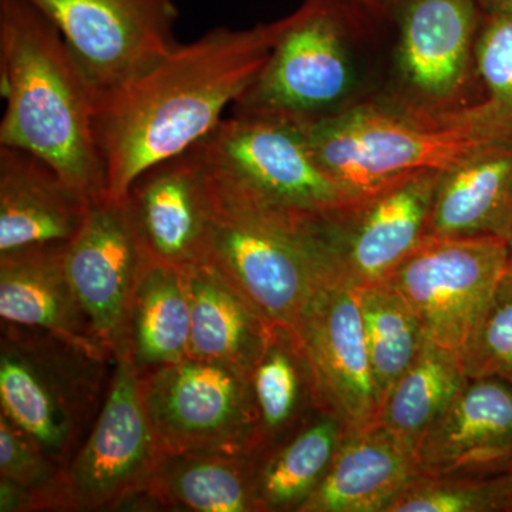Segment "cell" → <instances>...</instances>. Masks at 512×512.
I'll return each mask as SVG.
<instances>
[{
  "label": "cell",
  "instance_id": "1",
  "mask_svg": "<svg viewBox=\"0 0 512 512\" xmlns=\"http://www.w3.org/2000/svg\"><path fill=\"white\" fill-rule=\"evenodd\" d=\"M284 25L285 18L248 29L218 26L101 94L94 130L107 198L124 201L143 171L210 136L262 69Z\"/></svg>",
  "mask_w": 512,
  "mask_h": 512
},
{
  "label": "cell",
  "instance_id": "2",
  "mask_svg": "<svg viewBox=\"0 0 512 512\" xmlns=\"http://www.w3.org/2000/svg\"><path fill=\"white\" fill-rule=\"evenodd\" d=\"M396 35V0H303L232 114L306 127L376 104Z\"/></svg>",
  "mask_w": 512,
  "mask_h": 512
},
{
  "label": "cell",
  "instance_id": "3",
  "mask_svg": "<svg viewBox=\"0 0 512 512\" xmlns=\"http://www.w3.org/2000/svg\"><path fill=\"white\" fill-rule=\"evenodd\" d=\"M0 89V146L36 154L89 201L107 198L94 130L99 90L28 0H0Z\"/></svg>",
  "mask_w": 512,
  "mask_h": 512
},
{
  "label": "cell",
  "instance_id": "4",
  "mask_svg": "<svg viewBox=\"0 0 512 512\" xmlns=\"http://www.w3.org/2000/svg\"><path fill=\"white\" fill-rule=\"evenodd\" d=\"M200 148L217 211L303 238L367 191L316 161L305 128L269 117L222 120Z\"/></svg>",
  "mask_w": 512,
  "mask_h": 512
},
{
  "label": "cell",
  "instance_id": "5",
  "mask_svg": "<svg viewBox=\"0 0 512 512\" xmlns=\"http://www.w3.org/2000/svg\"><path fill=\"white\" fill-rule=\"evenodd\" d=\"M477 0H396L389 80L375 106L410 119L451 124L483 103L476 45Z\"/></svg>",
  "mask_w": 512,
  "mask_h": 512
},
{
  "label": "cell",
  "instance_id": "6",
  "mask_svg": "<svg viewBox=\"0 0 512 512\" xmlns=\"http://www.w3.org/2000/svg\"><path fill=\"white\" fill-rule=\"evenodd\" d=\"M480 114L477 104L466 120L433 124L367 104L303 128L330 175L353 190L372 191L399 175L447 171L485 148L512 146Z\"/></svg>",
  "mask_w": 512,
  "mask_h": 512
},
{
  "label": "cell",
  "instance_id": "7",
  "mask_svg": "<svg viewBox=\"0 0 512 512\" xmlns=\"http://www.w3.org/2000/svg\"><path fill=\"white\" fill-rule=\"evenodd\" d=\"M104 365L49 333L2 323V413L63 468L97 413Z\"/></svg>",
  "mask_w": 512,
  "mask_h": 512
},
{
  "label": "cell",
  "instance_id": "8",
  "mask_svg": "<svg viewBox=\"0 0 512 512\" xmlns=\"http://www.w3.org/2000/svg\"><path fill=\"white\" fill-rule=\"evenodd\" d=\"M114 362L93 429L56 480L36 493L33 511H109L146 494L164 450L140 376L126 356Z\"/></svg>",
  "mask_w": 512,
  "mask_h": 512
},
{
  "label": "cell",
  "instance_id": "9",
  "mask_svg": "<svg viewBox=\"0 0 512 512\" xmlns=\"http://www.w3.org/2000/svg\"><path fill=\"white\" fill-rule=\"evenodd\" d=\"M440 170L394 177L350 202L303 238L323 284L357 289L389 281L423 241Z\"/></svg>",
  "mask_w": 512,
  "mask_h": 512
},
{
  "label": "cell",
  "instance_id": "10",
  "mask_svg": "<svg viewBox=\"0 0 512 512\" xmlns=\"http://www.w3.org/2000/svg\"><path fill=\"white\" fill-rule=\"evenodd\" d=\"M148 419L164 451L259 456L251 376L214 360L187 357L140 376Z\"/></svg>",
  "mask_w": 512,
  "mask_h": 512
},
{
  "label": "cell",
  "instance_id": "11",
  "mask_svg": "<svg viewBox=\"0 0 512 512\" xmlns=\"http://www.w3.org/2000/svg\"><path fill=\"white\" fill-rule=\"evenodd\" d=\"M505 271V239L423 238L389 282L416 312L426 338L460 353Z\"/></svg>",
  "mask_w": 512,
  "mask_h": 512
},
{
  "label": "cell",
  "instance_id": "12",
  "mask_svg": "<svg viewBox=\"0 0 512 512\" xmlns=\"http://www.w3.org/2000/svg\"><path fill=\"white\" fill-rule=\"evenodd\" d=\"M28 2L55 23L100 96L147 72L180 45L175 0Z\"/></svg>",
  "mask_w": 512,
  "mask_h": 512
},
{
  "label": "cell",
  "instance_id": "13",
  "mask_svg": "<svg viewBox=\"0 0 512 512\" xmlns=\"http://www.w3.org/2000/svg\"><path fill=\"white\" fill-rule=\"evenodd\" d=\"M292 329L311 366L322 409L338 417L348 433L375 424L382 397L356 292L318 282Z\"/></svg>",
  "mask_w": 512,
  "mask_h": 512
},
{
  "label": "cell",
  "instance_id": "14",
  "mask_svg": "<svg viewBox=\"0 0 512 512\" xmlns=\"http://www.w3.org/2000/svg\"><path fill=\"white\" fill-rule=\"evenodd\" d=\"M124 201L89 204L82 227L64 249L67 278L111 359L121 355L128 309L148 264Z\"/></svg>",
  "mask_w": 512,
  "mask_h": 512
},
{
  "label": "cell",
  "instance_id": "15",
  "mask_svg": "<svg viewBox=\"0 0 512 512\" xmlns=\"http://www.w3.org/2000/svg\"><path fill=\"white\" fill-rule=\"evenodd\" d=\"M208 264L271 325L292 328L318 285L301 238L215 210Z\"/></svg>",
  "mask_w": 512,
  "mask_h": 512
},
{
  "label": "cell",
  "instance_id": "16",
  "mask_svg": "<svg viewBox=\"0 0 512 512\" xmlns=\"http://www.w3.org/2000/svg\"><path fill=\"white\" fill-rule=\"evenodd\" d=\"M124 204L148 261L178 271L207 262L215 212L198 146L143 171Z\"/></svg>",
  "mask_w": 512,
  "mask_h": 512
},
{
  "label": "cell",
  "instance_id": "17",
  "mask_svg": "<svg viewBox=\"0 0 512 512\" xmlns=\"http://www.w3.org/2000/svg\"><path fill=\"white\" fill-rule=\"evenodd\" d=\"M417 463L427 477L512 473V384L474 377L420 437Z\"/></svg>",
  "mask_w": 512,
  "mask_h": 512
},
{
  "label": "cell",
  "instance_id": "18",
  "mask_svg": "<svg viewBox=\"0 0 512 512\" xmlns=\"http://www.w3.org/2000/svg\"><path fill=\"white\" fill-rule=\"evenodd\" d=\"M90 202L36 154L0 146V255L69 244Z\"/></svg>",
  "mask_w": 512,
  "mask_h": 512
},
{
  "label": "cell",
  "instance_id": "19",
  "mask_svg": "<svg viewBox=\"0 0 512 512\" xmlns=\"http://www.w3.org/2000/svg\"><path fill=\"white\" fill-rule=\"evenodd\" d=\"M64 249L66 245H57L0 255L2 323L49 333L107 362L111 356L94 335L67 278Z\"/></svg>",
  "mask_w": 512,
  "mask_h": 512
},
{
  "label": "cell",
  "instance_id": "20",
  "mask_svg": "<svg viewBox=\"0 0 512 512\" xmlns=\"http://www.w3.org/2000/svg\"><path fill=\"white\" fill-rule=\"evenodd\" d=\"M421 476L416 446L375 423L346 434L299 512H387Z\"/></svg>",
  "mask_w": 512,
  "mask_h": 512
},
{
  "label": "cell",
  "instance_id": "21",
  "mask_svg": "<svg viewBox=\"0 0 512 512\" xmlns=\"http://www.w3.org/2000/svg\"><path fill=\"white\" fill-rule=\"evenodd\" d=\"M512 228V146L485 148L443 171L424 238L507 239Z\"/></svg>",
  "mask_w": 512,
  "mask_h": 512
},
{
  "label": "cell",
  "instance_id": "22",
  "mask_svg": "<svg viewBox=\"0 0 512 512\" xmlns=\"http://www.w3.org/2000/svg\"><path fill=\"white\" fill-rule=\"evenodd\" d=\"M191 309L190 357L227 363L251 376L272 328L208 262L181 269Z\"/></svg>",
  "mask_w": 512,
  "mask_h": 512
},
{
  "label": "cell",
  "instance_id": "23",
  "mask_svg": "<svg viewBox=\"0 0 512 512\" xmlns=\"http://www.w3.org/2000/svg\"><path fill=\"white\" fill-rule=\"evenodd\" d=\"M258 458L225 451H163L143 497L173 510L264 512L256 491Z\"/></svg>",
  "mask_w": 512,
  "mask_h": 512
},
{
  "label": "cell",
  "instance_id": "24",
  "mask_svg": "<svg viewBox=\"0 0 512 512\" xmlns=\"http://www.w3.org/2000/svg\"><path fill=\"white\" fill-rule=\"evenodd\" d=\"M190 338L191 309L183 274L148 262L128 309L120 356H126L141 376L190 357Z\"/></svg>",
  "mask_w": 512,
  "mask_h": 512
},
{
  "label": "cell",
  "instance_id": "25",
  "mask_svg": "<svg viewBox=\"0 0 512 512\" xmlns=\"http://www.w3.org/2000/svg\"><path fill=\"white\" fill-rule=\"evenodd\" d=\"M259 421V456L301 429L320 412L311 366L288 326L275 325L251 372Z\"/></svg>",
  "mask_w": 512,
  "mask_h": 512
},
{
  "label": "cell",
  "instance_id": "26",
  "mask_svg": "<svg viewBox=\"0 0 512 512\" xmlns=\"http://www.w3.org/2000/svg\"><path fill=\"white\" fill-rule=\"evenodd\" d=\"M348 430L320 412L281 444L258 456L256 491L264 512H299L328 473Z\"/></svg>",
  "mask_w": 512,
  "mask_h": 512
},
{
  "label": "cell",
  "instance_id": "27",
  "mask_svg": "<svg viewBox=\"0 0 512 512\" xmlns=\"http://www.w3.org/2000/svg\"><path fill=\"white\" fill-rule=\"evenodd\" d=\"M467 380L460 353L427 339L420 355L383 397L376 423L417 446Z\"/></svg>",
  "mask_w": 512,
  "mask_h": 512
},
{
  "label": "cell",
  "instance_id": "28",
  "mask_svg": "<svg viewBox=\"0 0 512 512\" xmlns=\"http://www.w3.org/2000/svg\"><path fill=\"white\" fill-rule=\"evenodd\" d=\"M355 292L373 377L383 400L420 355L427 338L416 312L389 281Z\"/></svg>",
  "mask_w": 512,
  "mask_h": 512
},
{
  "label": "cell",
  "instance_id": "29",
  "mask_svg": "<svg viewBox=\"0 0 512 512\" xmlns=\"http://www.w3.org/2000/svg\"><path fill=\"white\" fill-rule=\"evenodd\" d=\"M512 473L417 478L387 512H511Z\"/></svg>",
  "mask_w": 512,
  "mask_h": 512
},
{
  "label": "cell",
  "instance_id": "30",
  "mask_svg": "<svg viewBox=\"0 0 512 512\" xmlns=\"http://www.w3.org/2000/svg\"><path fill=\"white\" fill-rule=\"evenodd\" d=\"M478 79L484 100L478 104L485 123L512 144V19L483 12L476 45Z\"/></svg>",
  "mask_w": 512,
  "mask_h": 512
},
{
  "label": "cell",
  "instance_id": "31",
  "mask_svg": "<svg viewBox=\"0 0 512 512\" xmlns=\"http://www.w3.org/2000/svg\"><path fill=\"white\" fill-rule=\"evenodd\" d=\"M460 357L470 379L500 377L512 384V272L505 271Z\"/></svg>",
  "mask_w": 512,
  "mask_h": 512
},
{
  "label": "cell",
  "instance_id": "32",
  "mask_svg": "<svg viewBox=\"0 0 512 512\" xmlns=\"http://www.w3.org/2000/svg\"><path fill=\"white\" fill-rule=\"evenodd\" d=\"M62 467L49 457L0 413V477L33 491L45 490L59 476Z\"/></svg>",
  "mask_w": 512,
  "mask_h": 512
},
{
  "label": "cell",
  "instance_id": "33",
  "mask_svg": "<svg viewBox=\"0 0 512 512\" xmlns=\"http://www.w3.org/2000/svg\"><path fill=\"white\" fill-rule=\"evenodd\" d=\"M33 511V491L0 477V512Z\"/></svg>",
  "mask_w": 512,
  "mask_h": 512
},
{
  "label": "cell",
  "instance_id": "34",
  "mask_svg": "<svg viewBox=\"0 0 512 512\" xmlns=\"http://www.w3.org/2000/svg\"><path fill=\"white\" fill-rule=\"evenodd\" d=\"M483 12L501 13L512 19V0H477Z\"/></svg>",
  "mask_w": 512,
  "mask_h": 512
},
{
  "label": "cell",
  "instance_id": "35",
  "mask_svg": "<svg viewBox=\"0 0 512 512\" xmlns=\"http://www.w3.org/2000/svg\"><path fill=\"white\" fill-rule=\"evenodd\" d=\"M505 242H507V271L512 272V228Z\"/></svg>",
  "mask_w": 512,
  "mask_h": 512
}]
</instances>
